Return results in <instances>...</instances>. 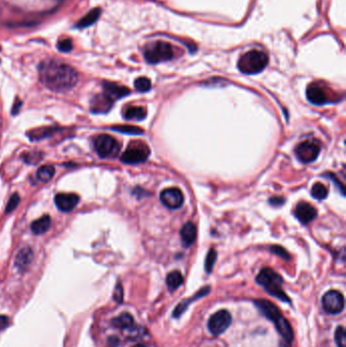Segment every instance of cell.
Masks as SVG:
<instances>
[{
    "label": "cell",
    "instance_id": "obj_12",
    "mask_svg": "<svg viewBox=\"0 0 346 347\" xmlns=\"http://www.w3.org/2000/svg\"><path fill=\"white\" fill-rule=\"evenodd\" d=\"M317 209L308 202H300L295 210L297 218L303 224H309L317 216Z\"/></svg>",
    "mask_w": 346,
    "mask_h": 347
},
{
    "label": "cell",
    "instance_id": "obj_6",
    "mask_svg": "<svg viewBox=\"0 0 346 347\" xmlns=\"http://www.w3.org/2000/svg\"><path fill=\"white\" fill-rule=\"evenodd\" d=\"M95 148L102 159L114 158L120 151V144L118 141L108 134L99 135L95 140Z\"/></svg>",
    "mask_w": 346,
    "mask_h": 347
},
{
    "label": "cell",
    "instance_id": "obj_37",
    "mask_svg": "<svg viewBox=\"0 0 346 347\" xmlns=\"http://www.w3.org/2000/svg\"><path fill=\"white\" fill-rule=\"evenodd\" d=\"M123 296H124V294H123V287H122V285H121L120 283H118L117 286H116V288H115V292H114V300H115L117 303L121 304V303L123 302Z\"/></svg>",
    "mask_w": 346,
    "mask_h": 347
},
{
    "label": "cell",
    "instance_id": "obj_31",
    "mask_svg": "<svg viewBox=\"0 0 346 347\" xmlns=\"http://www.w3.org/2000/svg\"><path fill=\"white\" fill-rule=\"evenodd\" d=\"M335 342L337 347H346V333L344 327L339 326L335 331Z\"/></svg>",
    "mask_w": 346,
    "mask_h": 347
},
{
    "label": "cell",
    "instance_id": "obj_17",
    "mask_svg": "<svg viewBox=\"0 0 346 347\" xmlns=\"http://www.w3.org/2000/svg\"><path fill=\"white\" fill-rule=\"evenodd\" d=\"M33 257H34V254H33V251L31 248L21 249L15 257V261H14L15 267L20 272L25 271L30 267V265L32 264Z\"/></svg>",
    "mask_w": 346,
    "mask_h": 347
},
{
    "label": "cell",
    "instance_id": "obj_15",
    "mask_svg": "<svg viewBox=\"0 0 346 347\" xmlns=\"http://www.w3.org/2000/svg\"><path fill=\"white\" fill-rule=\"evenodd\" d=\"M103 88H104V94L107 95L112 101L122 99L130 94V91L127 88L119 85L114 82L105 81L103 84Z\"/></svg>",
    "mask_w": 346,
    "mask_h": 347
},
{
    "label": "cell",
    "instance_id": "obj_36",
    "mask_svg": "<svg viewBox=\"0 0 346 347\" xmlns=\"http://www.w3.org/2000/svg\"><path fill=\"white\" fill-rule=\"evenodd\" d=\"M325 177H327L328 179H330V180H332L333 182H334V184L336 185V188L341 192V194L344 196L345 195V193H344V186L342 185V183L339 181V180H337V178L333 175L332 173H326V175H325Z\"/></svg>",
    "mask_w": 346,
    "mask_h": 347
},
{
    "label": "cell",
    "instance_id": "obj_28",
    "mask_svg": "<svg viewBox=\"0 0 346 347\" xmlns=\"http://www.w3.org/2000/svg\"><path fill=\"white\" fill-rule=\"evenodd\" d=\"M56 128H40V129H36L34 131H32L28 134V137L31 138V140H40L43 139L49 135L52 134L53 131H55Z\"/></svg>",
    "mask_w": 346,
    "mask_h": 347
},
{
    "label": "cell",
    "instance_id": "obj_30",
    "mask_svg": "<svg viewBox=\"0 0 346 347\" xmlns=\"http://www.w3.org/2000/svg\"><path fill=\"white\" fill-rule=\"evenodd\" d=\"M216 258H217V253H216V251H215L214 249H211V250L208 252V254H207V256H206V259H205V265H204V267H205V271H206L207 273H210V272L212 271L213 266H214L215 261H216Z\"/></svg>",
    "mask_w": 346,
    "mask_h": 347
},
{
    "label": "cell",
    "instance_id": "obj_16",
    "mask_svg": "<svg viewBox=\"0 0 346 347\" xmlns=\"http://www.w3.org/2000/svg\"><path fill=\"white\" fill-rule=\"evenodd\" d=\"M255 305L263 313V315L272 322H274L278 317H280L282 315L281 312L279 311V309L277 308V306H275L274 304H272L269 301L257 300V301H255Z\"/></svg>",
    "mask_w": 346,
    "mask_h": 347
},
{
    "label": "cell",
    "instance_id": "obj_2",
    "mask_svg": "<svg viewBox=\"0 0 346 347\" xmlns=\"http://www.w3.org/2000/svg\"><path fill=\"white\" fill-rule=\"evenodd\" d=\"M256 281L262 285L268 294L282 302L290 303L291 300L282 290L283 279L271 268H263L256 277Z\"/></svg>",
    "mask_w": 346,
    "mask_h": 347
},
{
    "label": "cell",
    "instance_id": "obj_22",
    "mask_svg": "<svg viewBox=\"0 0 346 347\" xmlns=\"http://www.w3.org/2000/svg\"><path fill=\"white\" fill-rule=\"evenodd\" d=\"M100 14H101V9L100 8H94L93 10H91L89 13H86V15L84 17H82L77 22V26L78 27H88V26L94 24L99 19Z\"/></svg>",
    "mask_w": 346,
    "mask_h": 347
},
{
    "label": "cell",
    "instance_id": "obj_4",
    "mask_svg": "<svg viewBox=\"0 0 346 347\" xmlns=\"http://www.w3.org/2000/svg\"><path fill=\"white\" fill-rule=\"evenodd\" d=\"M173 46L164 41H158L149 45L145 50V58L151 64H157L173 59Z\"/></svg>",
    "mask_w": 346,
    "mask_h": 347
},
{
    "label": "cell",
    "instance_id": "obj_25",
    "mask_svg": "<svg viewBox=\"0 0 346 347\" xmlns=\"http://www.w3.org/2000/svg\"><path fill=\"white\" fill-rule=\"evenodd\" d=\"M54 174H55V169L53 166H49V165H46V166H43L41 167L38 172H37V178L43 182V183H47L49 182L50 180H52V178L54 177Z\"/></svg>",
    "mask_w": 346,
    "mask_h": 347
},
{
    "label": "cell",
    "instance_id": "obj_32",
    "mask_svg": "<svg viewBox=\"0 0 346 347\" xmlns=\"http://www.w3.org/2000/svg\"><path fill=\"white\" fill-rule=\"evenodd\" d=\"M20 202V198L19 195L17 193H14L8 200L7 204H6V208H5V213H10L12 212L19 204Z\"/></svg>",
    "mask_w": 346,
    "mask_h": 347
},
{
    "label": "cell",
    "instance_id": "obj_35",
    "mask_svg": "<svg viewBox=\"0 0 346 347\" xmlns=\"http://www.w3.org/2000/svg\"><path fill=\"white\" fill-rule=\"evenodd\" d=\"M42 159V155L39 153H32L24 156V161L27 164H36Z\"/></svg>",
    "mask_w": 346,
    "mask_h": 347
},
{
    "label": "cell",
    "instance_id": "obj_9",
    "mask_svg": "<svg viewBox=\"0 0 346 347\" xmlns=\"http://www.w3.org/2000/svg\"><path fill=\"white\" fill-rule=\"evenodd\" d=\"M322 304L327 313L337 315L344 309V297L337 291H329L323 296Z\"/></svg>",
    "mask_w": 346,
    "mask_h": 347
},
{
    "label": "cell",
    "instance_id": "obj_7",
    "mask_svg": "<svg viewBox=\"0 0 346 347\" xmlns=\"http://www.w3.org/2000/svg\"><path fill=\"white\" fill-rule=\"evenodd\" d=\"M321 152V144L318 140H307L300 143L296 148V156L299 161L304 164H309L319 157Z\"/></svg>",
    "mask_w": 346,
    "mask_h": 347
},
{
    "label": "cell",
    "instance_id": "obj_33",
    "mask_svg": "<svg viewBox=\"0 0 346 347\" xmlns=\"http://www.w3.org/2000/svg\"><path fill=\"white\" fill-rule=\"evenodd\" d=\"M270 251H271L273 254H275V255L281 257L282 259H284V260H286V261H289V260L291 259L290 254L287 253V251H286L283 247H280V246H277V245L271 246V247H270Z\"/></svg>",
    "mask_w": 346,
    "mask_h": 347
},
{
    "label": "cell",
    "instance_id": "obj_20",
    "mask_svg": "<svg viewBox=\"0 0 346 347\" xmlns=\"http://www.w3.org/2000/svg\"><path fill=\"white\" fill-rule=\"evenodd\" d=\"M123 115L126 120L141 121L146 119L148 115V111L143 107H129L124 111Z\"/></svg>",
    "mask_w": 346,
    "mask_h": 347
},
{
    "label": "cell",
    "instance_id": "obj_38",
    "mask_svg": "<svg viewBox=\"0 0 346 347\" xmlns=\"http://www.w3.org/2000/svg\"><path fill=\"white\" fill-rule=\"evenodd\" d=\"M284 198L283 197H279V196H274V197H271L269 199V203L273 206H280L284 203Z\"/></svg>",
    "mask_w": 346,
    "mask_h": 347
},
{
    "label": "cell",
    "instance_id": "obj_13",
    "mask_svg": "<svg viewBox=\"0 0 346 347\" xmlns=\"http://www.w3.org/2000/svg\"><path fill=\"white\" fill-rule=\"evenodd\" d=\"M79 202V197L76 194L72 193H59L55 196V204L56 206L64 212L71 211L76 207Z\"/></svg>",
    "mask_w": 346,
    "mask_h": 347
},
{
    "label": "cell",
    "instance_id": "obj_19",
    "mask_svg": "<svg viewBox=\"0 0 346 347\" xmlns=\"http://www.w3.org/2000/svg\"><path fill=\"white\" fill-rule=\"evenodd\" d=\"M209 290H210L209 286H205L204 288H202L201 291H199V292L195 295V297H194L193 299H189V301H187V302L184 301V302H182L181 304H179V305L176 307V309L174 310V318H179V317L186 311V309H187V307H188V305H189L190 303H192V302L195 301V300H198L199 298H202V297L206 296V295L209 293Z\"/></svg>",
    "mask_w": 346,
    "mask_h": 347
},
{
    "label": "cell",
    "instance_id": "obj_24",
    "mask_svg": "<svg viewBox=\"0 0 346 347\" xmlns=\"http://www.w3.org/2000/svg\"><path fill=\"white\" fill-rule=\"evenodd\" d=\"M133 324H134L133 317L128 313H123L119 317H117L116 319L113 320V325L117 328H120V329L130 328Z\"/></svg>",
    "mask_w": 346,
    "mask_h": 347
},
{
    "label": "cell",
    "instance_id": "obj_11",
    "mask_svg": "<svg viewBox=\"0 0 346 347\" xmlns=\"http://www.w3.org/2000/svg\"><path fill=\"white\" fill-rule=\"evenodd\" d=\"M307 99L311 104L322 106L330 102L326 90L317 83H311L307 89Z\"/></svg>",
    "mask_w": 346,
    "mask_h": 347
},
{
    "label": "cell",
    "instance_id": "obj_34",
    "mask_svg": "<svg viewBox=\"0 0 346 347\" xmlns=\"http://www.w3.org/2000/svg\"><path fill=\"white\" fill-rule=\"evenodd\" d=\"M57 48L59 51L65 53V52H70L73 48V45H72V42L70 39H64V40H61L58 42Z\"/></svg>",
    "mask_w": 346,
    "mask_h": 347
},
{
    "label": "cell",
    "instance_id": "obj_29",
    "mask_svg": "<svg viewBox=\"0 0 346 347\" xmlns=\"http://www.w3.org/2000/svg\"><path fill=\"white\" fill-rule=\"evenodd\" d=\"M134 86L136 91L140 93H147L152 89V82L148 77H138L134 81Z\"/></svg>",
    "mask_w": 346,
    "mask_h": 347
},
{
    "label": "cell",
    "instance_id": "obj_21",
    "mask_svg": "<svg viewBox=\"0 0 346 347\" xmlns=\"http://www.w3.org/2000/svg\"><path fill=\"white\" fill-rule=\"evenodd\" d=\"M51 226V217L49 215H44L42 217H40L39 219L35 220L32 225L31 228L33 230L34 234L36 235H42L44 233H46Z\"/></svg>",
    "mask_w": 346,
    "mask_h": 347
},
{
    "label": "cell",
    "instance_id": "obj_14",
    "mask_svg": "<svg viewBox=\"0 0 346 347\" xmlns=\"http://www.w3.org/2000/svg\"><path fill=\"white\" fill-rule=\"evenodd\" d=\"M114 101H112L107 95L104 93L101 95H97L91 101V110L93 113L102 114L107 113L113 106Z\"/></svg>",
    "mask_w": 346,
    "mask_h": 347
},
{
    "label": "cell",
    "instance_id": "obj_3",
    "mask_svg": "<svg viewBox=\"0 0 346 347\" xmlns=\"http://www.w3.org/2000/svg\"><path fill=\"white\" fill-rule=\"evenodd\" d=\"M269 61L268 55L259 50H251L240 57L238 68L245 74H256L265 69Z\"/></svg>",
    "mask_w": 346,
    "mask_h": 347
},
{
    "label": "cell",
    "instance_id": "obj_39",
    "mask_svg": "<svg viewBox=\"0 0 346 347\" xmlns=\"http://www.w3.org/2000/svg\"><path fill=\"white\" fill-rule=\"evenodd\" d=\"M9 324V319L6 316H0V330L5 329Z\"/></svg>",
    "mask_w": 346,
    "mask_h": 347
},
{
    "label": "cell",
    "instance_id": "obj_1",
    "mask_svg": "<svg viewBox=\"0 0 346 347\" xmlns=\"http://www.w3.org/2000/svg\"><path fill=\"white\" fill-rule=\"evenodd\" d=\"M39 71L42 83L54 92H66L78 80V74L73 67L54 60L43 62Z\"/></svg>",
    "mask_w": 346,
    "mask_h": 347
},
{
    "label": "cell",
    "instance_id": "obj_26",
    "mask_svg": "<svg viewBox=\"0 0 346 347\" xmlns=\"http://www.w3.org/2000/svg\"><path fill=\"white\" fill-rule=\"evenodd\" d=\"M113 131H117L123 134H131V135H140L143 134L145 131L137 127V126H132V125H120V126H115L111 128Z\"/></svg>",
    "mask_w": 346,
    "mask_h": 347
},
{
    "label": "cell",
    "instance_id": "obj_40",
    "mask_svg": "<svg viewBox=\"0 0 346 347\" xmlns=\"http://www.w3.org/2000/svg\"><path fill=\"white\" fill-rule=\"evenodd\" d=\"M20 107H21V102L17 100V101L15 102V104L13 105V108H12V114H13V115H15L16 113H18V112H19V108H20Z\"/></svg>",
    "mask_w": 346,
    "mask_h": 347
},
{
    "label": "cell",
    "instance_id": "obj_27",
    "mask_svg": "<svg viewBox=\"0 0 346 347\" xmlns=\"http://www.w3.org/2000/svg\"><path fill=\"white\" fill-rule=\"evenodd\" d=\"M311 195L318 199V200H323L328 196V190L327 187L322 184V183H316L311 190Z\"/></svg>",
    "mask_w": 346,
    "mask_h": 347
},
{
    "label": "cell",
    "instance_id": "obj_23",
    "mask_svg": "<svg viewBox=\"0 0 346 347\" xmlns=\"http://www.w3.org/2000/svg\"><path fill=\"white\" fill-rule=\"evenodd\" d=\"M183 281H184V277L180 271H173L169 273L166 279V283L170 292L176 291L179 286L182 285Z\"/></svg>",
    "mask_w": 346,
    "mask_h": 347
},
{
    "label": "cell",
    "instance_id": "obj_10",
    "mask_svg": "<svg viewBox=\"0 0 346 347\" xmlns=\"http://www.w3.org/2000/svg\"><path fill=\"white\" fill-rule=\"evenodd\" d=\"M160 198L162 203L170 209H178L184 203L183 193L178 188L165 189L164 191H162Z\"/></svg>",
    "mask_w": 346,
    "mask_h": 347
},
{
    "label": "cell",
    "instance_id": "obj_5",
    "mask_svg": "<svg viewBox=\"0 0 346 347\" xmlns=\"http://www.w3.org/2000/svg\"><path fill=\"white\" fill-rule=\"evenodd\" d=\"M151 155V151L146 143L133 142L121 156V162L127 165H137L145 163Z\"/></svg>",
    "mask_w": 346,
    "mask_h": 347
},
{
    "label": "cell",
    "instance_id": "obj_18",
    "mask_svg": "<svg viewBox=\"0 0 346 347\" xmlns=\"http://www.w3.org/2000/svg\"><path fill=\"white\" fill-rule=\"evenodd\" d=\"M197 237V228L196 225L192 221H188L185 223L181 229V239L182 243L186 248L192 246Z\"/></svg>",
    "mask_w": 346,
    "mask_h": 347
},
{
    "label": "cell",
    "instance_id": "obj_8",
    "mask_svg": "<svg viewBox=\"0 0 346 347\" xmlns=\"http://www.w3.org/2000/svg\"><path fill=\"white\" fill-rule=\"evenodd\" d=\"M232 324V315L226 310H220L213 314L208 321V329L213 335L222 334Z\"/></svg>",
    "mask_w": 346,
    "mask_h": 347
},
{
    "label": "cell",
    "instance_id": "obj_41",
    "mask_svg": "<svg viewBox=\"0 0 346 347\" xmlns=\"http://www.w3.org/2000/svg\"><path fill=\"white\" fill-rule=\"evenodd\" d=\"M0 51H1V48H0Z\"/></svg>",
    "mask_w": 346,
    "mask_h": 347
}]
</instances>
